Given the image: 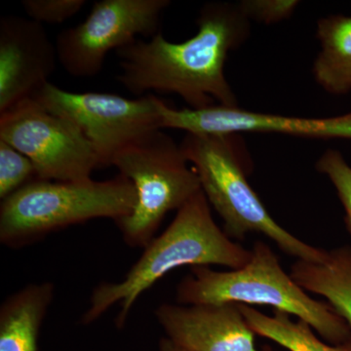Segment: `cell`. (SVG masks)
I'll return each instance as SVG.
<instances>
[{
  "mask_svg": "<svg viewBox=\"0 0 351 351\" xmlns=\"http://www.w3.org/2000/svg\"><path fill=\"white\" fill-rule=\"evenodd\" d=\"M250 22L239 3L208 2L196 19L197 32L188 40L171 43L160 31L117 51V80L138 97L149 91L177 94L193 110L239 107L225 66L228 54L250 36Z\"/></svg>",
  "mask_w": 351,
  "mask_h": 351,
  "instance_id": "1",
  "label": "cell"
},
{
  "mask_svg": "<svg viewBox=\"0 0 351 351\" xmlns=\"http://www.w3.org/2000/svg\"><path fill=\"white\" fill-rule=\"evenodd\" d=\"M252 251L228 237L213 218L211 205L202 191L178 210L174 219L145 247L142 256L119 282L95 287L82 324L100 319L113 306H119L114 324L125 327L141 295L178 267L219 265L237 269L249 262Z\"/></svg>",
  "mask_w": 351,
  "mask_h": 351,
  "instance_id": "2",
  "label": "cell"
},
{
  "mask_svg": "<svg viewBox=\"0 0 351 351\" xmlns=\"http://www.w3.org/2000/svg\"><path fill=\"white\" fill-rule=\"evenodd\" d=\"M182 154L199 177L201 189L234 241L251 233L272 240L286 255L297 260L322 263L328 250L311 246L272 218L248 182L251 159L239 134L186 133Z\"/></svg>",
  "mask_w": 351,
  "mask_h": 351,
  "instance_id": "3",
  "label": "cell"
},
{
  "mask_svg": "<svg viewBox=\"0 0 351 351\" xmlns=\"http://www.w3.org/2000/svg\"><path fill=\"white\" fill-rule=\"evenodd\" d=\"M249 262L237 269L218 271L210 267H193L176 290L177 304H232L269 306L304 321L314 332L332 345L351 339L346 321L328 302L307 294L290 274L269 245L257 241Z\"/></svg>",
  "mask_w": 351,
  "mask_h": 351,
  "instance_id": "4",
  "label": "cell"
},
{
  "mask_svg": "<svg viewBox=\"0 0 351 351\" xmlns=\"http://www.w3.org/2000/svg\"><path fill=\"white\" fill-rule=\"evenodd\" d=\"M136 191L124 176L107 181L38 179L0 204V242L11 249L95 219L117 221L132 213Z\"/></svg>",
  "mask_w": 351,
  "mask_h": 351,
  "instance_id": "5",
  "label": "cell"
},
{
  "mask_svg": "<svg viewBox=\"0 0 351 351\" xmlns=\"http://www.w3.org/2000/svg\"><path fill=\"white\" fill-rule=\"evenodd\" d=\"M112 166L133 184L137 195L132 213L115 221L132 248L147 247L166 215L181 209L202 191L199 177L189 167L181 147L163 130L122 149Z\"/></svg>",
  "mask_w": 351,
  "mask_h": 351,
  "instance_id": "6",
  "label": "cell"
},
{
  "mask_svg": "<svg viewBox=\"0 0 351 351\" xmlns=\"http://www.w3.org/2000/svg\"><path fill=\"white\" fill-rule=\"evenodd\" d=\"M34 98L78 127L96 152L101 168L112 166L122 149L162 130L163 101L152 94L128 99L96 92L73 93L49 82Z\"/></svg>",
  "mask_w": 351,
  "mask_h": 351,
  "instance_id": "7",
  "label": "cell"
},
{
  "mask_svg": "<svg viewBox=\"0 0 351 351\" xmlns=\"http://www.w3.org/2000/svg\"><path fill=\"white\" fill-rule=\"evenodd\" d=\"M0 140L29 157L40 180L86 181L101 168L96 152L78 127L34 98L0 114Z\"/></svg>",
  "mask_w": 351,
  "mask_h": 351,
  "instance_id": "8",
  "label": "cell"
},
{
  "mask_svg": "<svg viewBox=\"0 0 351 351\" xmlns=\"http://www.w3.org/2000/svg\"><path fill=\"white\" fill-rule=\"evenodd\" d=\"M169 0H101L95 2L86 19L60 32L58 61L75 77H93L101 73L106 58L137 40L160 32Z\"/></svg>",
  "mask_w": 351,
  "mask_h": 351,
  "instance_id": "9",
  "label": "cell"
},
{
  "mask_svg": "<svg viewBox=\"0 0 351 351\" xmlns=\"http://www.w3.org/2000/svg\"><path fill=\"white\" fill-rule=\"evenodd\" d=\"M161 127L191 134L276 133L294 137L351 140V112L328 119L284 117L214 105L193 110L161 106Z\"/></svg>",
  "mask_w": 351,
  "mask_h": 351,
  "instance_id": "10",
  "label": "cell"
},
{
  "mask_svg": "<svg viewBox=\"0 0 351 351\" xmlns=\"http://www.w3.org/2000/svg\"><path fill=\"white\" fill-rule=\"evenodd\" d=\"M56 45L44 25L29 18L0 20V114L34 98L56 69Z\"/></svg>",
  "mask_w": 351,
  "mask_h": 351,
  "instance_id": "11",
  "label": "cell"
},
{
  "mask_svg": "<svg viewBox=\"0 0 351 351\" xmlns=\"http://www.w3.org/2000/svg\"><path fill=\"white\" fill-rule=\"evenodd\" d=\"M165 337L193 351H262L239 304H162L154 311Z\"/></svg>",
  "mask_w": 351,
  "mask_h": 351,
  "instance_id": "12",
  "label": "cell"
},
{
  "mask_svg": "<svg viewBox=\"0 0 351 351\" xmlns=\"http://www.w3.org/2000/svg\"><path fill=\"white\" fill-rule=\"evenodd\" d=\"M50 281L32 283L8 295L0 306V351H38L39 332L54 300Z\"/></svg>",
  "mask_w": 351,
  "mask_h": 351,
  "instance_id": "13",
  "label": "cell"
},
{
  "mask_svg": "<svg viewBox=\"0 0 351 351\" xmlns=\"http://www.w3.org/2000/svg\"><path fill=\"white\" fill-rule=\"evenodd\" d=\"M290 276L306 292L324 297L351 330V246L328 250L322 263L297 260Z\"/></svg>",
  "mask_w": 351,
  "mask_h": 351,
  "instance_id": "14",
  "label": "cell"
},
{
  "mask_svg": "<svg viewBox=\"0 0 351 351\" xmlns=\"http://www.w3.org/2000/svg\"><path fill=\"white\" fill-rule=\"evenodd\" d=\"M321 51L313 64L315 82L328 93L351 91V17L329 16L317 23Z\"/></svg>",
  "mask_w": 351,
  "mask_h": 351,
  "instance_id": "15",
  "label": "cell"
},
{
  "mask_svg": "<svg viewBox=\"0 0 351 351\" xmlns=\"http://www.w3.org/2000/svg\"><path fill=\"white\" fill-rule=\"evenodd\" d=\"M239 306L252 331L288 351H351V339L332 345L318 338L306 322L293 321L288 313L274 311V315L269 316L253 306Z\"/></svg>",
  "mask_w": 351,
  "mask_h": 351,
  "instance_id": "16",
  "label": "cell"
},
{
  "mask_svg": "<svg viewBox=\"0 0 351 351\" xmlns=\"http://www.w3.org/2000/svg\"><path fill=\"white\" fill-rule=\"evenodd\" d=\"M38 179L31 159L0 140V199H6Z\"/></svg>",
  "mask_w": 351,
  "mask_h": 351,
  "instance_id": "17",
  "label": "cell"
},
{
  "mask_svg": "<svg viewBox=\"0 0 351 351\" xmlns=\"http://www.w3.org/2000/svg\"><path fill=\"white\" fill-rule=\"evenodd\" d=\"M316 170L326 176L345 210L346 230L351 237V166L337 149H327L316 161Z\"/></svg>",
  "mask_w": 351,
  "mask_h": 351,
  "instance_id": "18",
  "label": "cell"
},
{
  "mask_svg": "<svg viewBox=\"0 0 351 351\" xmlns=\"http://www.w3.org/2000/svg\"><path fill=\"white\" fill-rule=\"evenodd\" d=\"M85 0H24L27 18L40 24H62L84 7Z\"/></svg>",
  "mask_w": 351,
  "mask_h": 351,
  "instance_id": "19",
  "label": "cell"
},
{
  "mask_svg": "<svg viewBox=\"0 0 351 351\" xmlns=\"http://www.w3.org/2000/svg\"><path fill=\"white\" fill-rule=\"evenodd\" d=\"M299 4L297 0H243L239 2L249 20L265 25L276 24L288 19Z\"/></svg>",
  "mask_w": 351,
  "mask_h": 351,
  "instance_id": "20",
  "label": "cell"
},
{
  "mask_svg": "<svg viewBox=\"0 0 351 351\" xmlns=\"http://www.w3.org/2000/svg\"><path fill=\"white\" fill-rule=\"evenodd\" d=\"M158 351H193L188 348H182V346L176 345L169 339L163 337L158 343Z\"/></svg>",
  "mask_w": 351,
  "mask_h": 351,
  "instance_id": "21",
  "label": "cell"
}]
</instances>
